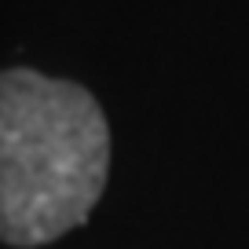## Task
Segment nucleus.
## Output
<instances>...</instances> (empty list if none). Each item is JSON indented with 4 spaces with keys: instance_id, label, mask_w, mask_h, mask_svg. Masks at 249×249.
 I'll use <instances>...</instances> for the list:
<instances>
[{
    "instance_id": "nucleus-1",
    "label": "nucleus",
    "mask_w": 249,
    "mask_h": 249,
    "mask_svg": "<svg viewBox=\"0 0 249 249\" xmlns=\"http://www.w3.org/2000/svg\"><path fill=\"white\" fill-rule=\"evenodd\" d=\"M110 176V128L77 81L0 70V242L37 249L88 224Z\"/></svg>"
}]
</instances>
